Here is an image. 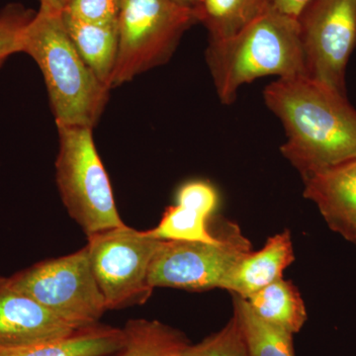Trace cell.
Listing matches in <instances>:
<instances>
[{"mask_svg":"<svg viewBox=\"0 0 356 356\" xmlns=\"http://www.w3.org/2000/svg\"><path fill=\"white\" fill-rule=\"evenodd\" d=\"M81 329L20 291L9 277L0 276V344L51 341Z\"/></svg>","mask_w":356,"mask_h":356,"instance_id":"obj_10","label":"cell"},{"mask_svg":"<svg viewBox=\"0 0 356 356\" xmlns=\"http://www.w3.org/2000/svg\"><path fill=\"white\" fill-rule=\"evenodd\" d=\"M35 14L20 3L7 4L0 9V64L9 56L22 53L23 36Z\"/></svg>","mask_w":356,"mask_h":356,"instance_id":"obj_21","label":"cell"},{"mask_svg":"<svg viewBox=\"0 0 356 356\" xmlns=\"http://www.w3.org/2000/svg\"><path fill=\"white\" fill-rule=\"evenodd\" d=\"M70 0H39L41 13L62 14Z\"/></svg>","mask_w":356,"mask_h":356,"instance_id":"obj_25","label":"cell"},{"mask_svg":"<svg viewBox=\"0 0 356 356\" xmlns=\"http://www.w3.org/2000/svg\"><path fill=\"white\" fill-rule=\"evenodd\" d=\"M116 356H184L191 343L182 332L159 321L132 320Z\"/></svg>","mask_w":356,"mask_h":356,"instance_id":"obj_17","label":"cell"},{"mask_svg":"<svg viewBox=\"0 0 356 356\" xmlns=\"http://www.w3.org/2000/svg\"><path fill=\"white\" fill-rule=\"evenodd\" d=\"M245 300L257 317L292 334L301 331L308 318L298 288L284 278L267 285Z\"/></svg>","mask_w":356,"mask_h":356,"instance_id":"obj_15","label":"cell"},{"mask_svg":"<svg viewBox=\"0 0 356 356\" xmlns=\"http://www.w3.org/2000/svg\"><path fill=\"white\" fill-rule=\"evenodd\" d=\"M58 130L56 181L70 216L88 236L125 224L117 210L92 129L58 127Z\"/></svg>","mask_w":356,"mask_h":356,"instance_id":"obj_4","label":"cell"},{"mask_svg":"<svg viewBox=\"0 0 356 356\" xmlns=\"http://www.w3.org/2000/svg\"><path fill=\"white\" fill-rule=\"evenodd\" d=\"M184 356H250L242 327L235 314L221 331L195 346H189Z\"/></svg>","mask_w":356,"mask_h":356,"instance_id":"obj_20","label":"cell"},{"mask_svg":"<svg viewBox=\"0 0 356 356\" xmlns=\"http://www.w3.org/2000/svg\"><path fill=\"white\" fill-rule=\"evenodd\" d=\"M270 8L268 0H200L194 13L210 41H220L235 36Z\"/></svg>","mask_w":356,"mask_h":356,"instance_id":"obj_16","label":"cell"},{"mask_svg":"<svg viewBox=\"0 0 356 356\" xmlns=\"http://www.w3.org/2000/svg\"><path fill=\"white\" fill-rule=\"evenodd\" d=\"M194 23V11L175 0H119L118 57L112 88L166 62Z\"/></svg>","mask_w":356,"mask_h":356,"instance_id":"obj_5","label":"cell"},{"mask_svg":"<svg viewBox=\"0 0 356 356\" xmlns=\"http://www.w3.org/2000/svg\"><path fill=\"white\" fill-rule=\"evenodd\" d=\"M233 300L234 314L242 327L250 356H295L292 334L257 317L247 300L236 295Z\"/></svg>","mask_w":356,"mask_h":356,"instance_id":"obj_18","label":"cell"},{"mask_svg":"<svg viewBox=\"0 0 356 356\" xmlns=\"http://www.w3.org/2000/svg\"><path fill=\"white\" fill-rule=\"evenodd\" d=\"M312 0H268L271 8L290 17H299L300 14Z\"/></svg>","mask_w":356,"mask_h":356,"instance_id":"obj_24","label":"cell"},{"mask_svg":"<svg viewBox=\"0 0 356 356\" xmlns=\"http://www.w3.org/2000/svg\"><path fill=\"white\" fill-rule=\"evenodd\" d=\"M304 184V196L330 228L346 238L356 227V158L314 173Z\"/></svg>","mask_w":356,"mask_h":356,"instance_id":"obj_11","label":"cell"},{"mask_svg":"<svg viewBox=\"0 0 356 356\" xmlns=\"http://www.w3.org/2000/svg\"><path fill=\"white\" fill-rule=\"evenodd\" d=\"M250 252V241L236 226L219 243L163 241L152 261L149 283L153 289H221L232 269Z\"/></svg>","mask_w":356,"mask_h":356,"instance_id":"obj_9","label":"cell"},{"mask_svg":"<svg viewBox=\"0 0 356 356\" xmlns=\"http://www.w3.org/2000/svg\"><path fill=\"white\" fill-rule=\"evenodd\" d=\"M219 196L216 188L205 180H192L179 187L177 204L211 217L217 209Z\"/></svg>","mask_w":356,"mask_h":356,"instance_id":"obj_23","label":"cell"},{"mask_svg":"<svg viewBox=\"0 0 356 356\" xmlns=\"http://www.w3.org/2000/svg\"><path fill=\"white\" fill-rule=\"evenodd\" d=\"M306 76L344 93L356 46V0H312L297 18Z\"/></svg>","mask_w":356,"mask_h":356,"instance_id":"obj_8","label":"cell"},{"mask_svg":"<svg viewBox=\"0 0 356 356\" xmlns=\"http://www.w3.org/2000/svg\"><path fill=\"white\" fill-rule=\"evenodd\" d=\"M3 65V64H0V67H1V65Z\"/></svg>","mask_w":356,"mask_h":356,"instance_id":"obj_28","label":"cell"},{"mask_svg":"<svg viewBox=\"0 0 356 356\" xmlns=\"http://www.w3.org/2000/svg\"><path fill=\"white\" fill-rule=\"evenodd\" d=\"M123 329L95 325L70 336L24 344H0V356H106L120 350Z\"/></svg>","mask_w":356,"mask_h":356,"instance_id":"obj_13","label":"cell"},{"mask_svg":"<svg viewBox=\"0 0 356 356\" xmlns=\"http://www.w3.org/2000/svg\"><path fill=\"white\" fill-rule=\"evenodd\" d=\"M65 29L81 57L105 86L112 88L118 57V24L81 22L63 15Z\"/></svg>","mask_w":356,"mask_h":356,"instance_id":"obj_14","label":"cell"},{"mask_svg":"<svg viewBox=\"0 0 356 356\" xmlns=\"http://www.w3.org/2000/svg\"><path fill=\"white\" fill-rule=\"evenodd\" d=\"M264 96L286 132L281 153L303 179L356 158V110L344 93L299 76L278 79Z\"/></svg>","mask_w":356,"mask_h":356,"instance_id":"obj_1","label":"cell"},{"mask_svg":"<svg viewBox=\"0 0 356 356\" xmlns=\"http://www.w3.org/2000/svg\"><path fill=\"white\" fill-rule=\"evenodd\" d=\"M295 261L291 234L288 229L267 238L257 252H250L228 274L221 289L243 299L283 278V273Z\"/></svg>","mask_w":356,"mask_h":356,"instance_id":"obj_12","label":"cell"},{"mask_svg":"<svg viewBox=\"0 0 356 356\" xmlns=\"http://www.w3.org/2000/svg\"><path fill=\"white\" fill-rule=\"evenodd\" d=\"M9 280L58 318L79 327L97 325L107 311L86 247L74 254L38 262Z\"/></svg>","mask_w":356,"mask_h":356,"instance_id":"obj_7","label":"cell"},{"mask_svg":"<svg viewBox=\"0 0 356 356\" xmlns=\"http://www.w3.org/2000/svg\"><path fill=\"white\" fill-rule=\"evenodd\" d=\"M210 218L184 206H170L152 234L161 241L219 243L222 238L215 236L208 228Z\"/></svg>","mask_w":356,"mask_h":356,"instance_id":"obj_19","label":"cell"},{"mask_svg":"<svg viewBox=\"0 0 356 356\" xmlns=\"http://www.w3.org/2000/svg\"><path fill=\"white\" fill-rule=\"evenodd\" d=\"M346 238H348V241H350V242L355 243L356 245V227L350 232V235L346 236Z\"/></svg>","mask_w":356,"mask_h":356,"instance_id":"obj_27","label":"cell"},{"mask_svg":"<svg viewBox=\"0 0 356 356\" xmlns=\"http://www.w3.org/2000/svg\"><path fill=\"white\" fill-rule=\"evenodd\" d=\"M63 15L91 24H118L119 0H70Z\"/></svg>","mask_w":356,"mask_h":356,"instance_id":"obj_22","label":"cell"},{"mask_svg":"<svg viewBox=\"0 0 356 356\" xmlns=\"http://www.w3.org/2000/svg\"><path fill=\"white\" fill-rule=\"evenodd\" d=\"M22 53L28 54L43 74L57 127L93 129L111 88L79 55L62 14L37 11L26 28Z\"/></svg>","mask_w":356,"mask_h":356,"instance_id":"obj_2","label":"cell"},{"mask_svg":"<svg viewBox=\"0 0 356 356\" xmlns=\"http://www.w3.org/2000/svg\"><path fill=\"white\" fill-rule=\"evenodd\" d=\"M161 243L151 229L126 224L88 236L89 261L107 310L143 304L151 297L149 268Z\"/></svg>","mask_w":356,"mask_h":356,"instance_id":"obj_6","label":"cell"},{"mask_svg":"<svg viewBox=\"0 0 356 356\" xmlns=\"http://www.w3.org/2000/svg\"><path fill=\"white\" fill-rule=\"evenodd\" d=\"M179 6L186 7V8L191 9V10H195L197 7L199 1L200 0H175Z\"/></svg>","mask_w":356,"mask_h":356,"instance_id":"obj_26","label":"cell"},{"mask_svg":"<svg viewBox=\"0 0 356 356\" xmlns=\"http://www.w3.org/2000/svg\"><path fill=\"white\" fill-rule=\"evenodd\" d=\"M220 100L231 104L243 84L259 77L306 76L298 21L270 8L231 38L206 51Z\"/></svg>","mask_w":356,"mask_h":356,"instance_id":"obj_3","label":"cell"}]
</instances>
